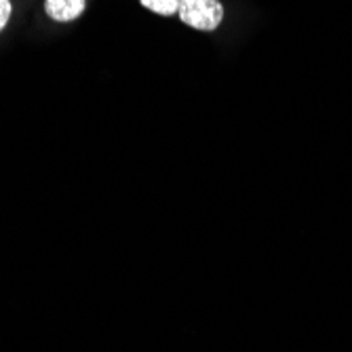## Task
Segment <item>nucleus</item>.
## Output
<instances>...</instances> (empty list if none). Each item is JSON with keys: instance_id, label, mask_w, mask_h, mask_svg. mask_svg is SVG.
Wrapping results in <instances>:
<instances>
[{"instance_id": "1", "label": "nucleus", "mask_w": 352, "mask_h": 352, "mask_svg": "<svg viewBox=\"0 0 352 352\" xmlns=\"http://www.w3.org/2000/svg\"><path fill=\"white\" fill-rule=\"evenodd\" d=\"M179 19L201 32H213L223 19V7L219 0H182Z\"/></svg>"}, {"instance_id": "2", "label": "nucleus", "mask_w": 352, "mask_h": 352, "mask_svg": "<svg viewBox=\"0 0 352 352\" xmlns=\"http://www.w3.org/2000/svg\"><path fill=\"white\" fill-rule=\"evenodd\" d=\"M87 0H45V11L53 21L68 23L85 13Z\"/></svg>"}, {"instance_id": "3", "label": "nucleus", "mask_w": 352, "mask_h": 352, "mask_svg": "<svg viewBox=\"0 0 352 352\" xmlns=\"http://www.w3.org/2000/svg\"><path fill=\"white\" fill-rule=\"evenodd\" d=\"M140 3H142L148 11H152V13H156V15H165V17H169V15H175V13L179 11L182 0H140Z\"/></svg>"}, {"instance_id": "4", "label": "nucleus", "mask_w": 352, "mask_h": 352, "mask_svg": "<svg viewBox=\"0 0 352 352\" xmlns=\"http://www.w3.org/2000/svg\"><path fill=\"white\" fill-rule=\"evenodd\" d=\"M11 11H13L11 0H0V32L7 28V23L11 19Z\"/></svg>"}]
</instances>
